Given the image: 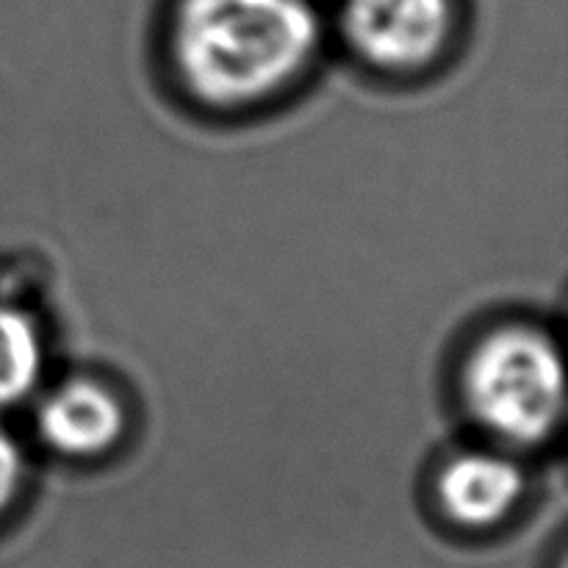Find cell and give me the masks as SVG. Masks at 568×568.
<instances>
[{
	"label": "cell",
	"mask_w": 568,
	"mask_h": 568,
	"mask_svg": "<svg viewBox=\"0 0 568 568\" xmlns=\"http://www.w3.org/2000/svg\"><path fill=\"white\" fill-rule=\"evenodd\" d=\"M311 0H181L172 55L189 92L209 105H250L286 89L320 50Z\"/></svg>",
	"instance_id": "cell-1"
},
{
	"label": "cell",
	"mask_w": 568,
	"mask_h": 568,
	"mask_svg": "<svg viewBox=\"0 0 568 568\" xmlns=\"http://www.w3.org/2000/svg\"><path fill=\"white\" fill-rule=\"evenodd\" d=\"M464 399L503 444L536 447L564 419V355L547 333L508 325L488 333L464 366Z\"/></svg>",
	"instance_id": "cell-2"
},
{
	"label": "cell",
	"mask_w": 568,
	"mask_h": 568,
	"mask_svg": "<svg viewBox=\"0 0 568 568\" xmlns=\"http://www.w3.org/2000/svg\"><path fill=\"white\" fill-rule=\"evenodd\" d=\"M453 0H344L342 26L355 53L381 70L430 64L453 33Z\"/></svg>",
	"instance_id": "cell-3"
},
{
	"label": "cell",
	"mask_w": 568,
	"mask_h": 568,
	"mask_svg": "<svg viewBox=\"0 0 568 568\" xmlns=\"http://www.w3.org/2000/svg\"><path fill=\"white\" fill-rule=\"evenodd\" d=\"M527 491L519 460L499 449H469L438 471V505L455 525L488 530L514 514Z\"/></svg>",
	"instance_id": "cell-4"
},
{
	"label": "cell",
	"mask_w": 568,
	"mask_h": 568,
	"mask_svg": "<svg viewBox=\"0 0 568 568\" xmlns=\"http://www.w3.org/2000/svg\"><path fill=\"white\" fill-rule=\"evenodd\" d=\"M39 436L67 458H94L120 442L125 410L120 397L92 377H75L42 399Z\"/></svg>",
	"instance_id": "cell-5"
},
{
	"label": "cell",
	"mask_w": 568,
	"mask_h": 568,
	"mask_svg": "<svg viewBox=\"0 0 568 568\" xmlns=\"http://www.w3.org/2000/svg\"><path fill=\"white\" fill-rule=\"evenodd\" d=\"M42 333L17 305L0 303V408L17 405L42 375Z\"/></svg>",
	"instance_id": "cell-6"
},
{
	"label": "cell",
	"mask_w": 568,
	"mask_h": 568,
	"mask_svg": "<svg viewBox=\"0 0 568 568\" xmlns=\"http://www.w3.org/2000/svg\"><path fill=\"white\" fill-rule=\"evenodd\" d=\"M22 477H26V455H22V447L17 444V438H11L0 427V514L14 503L17 491L22 486Z\"/></svg>",
	"instance_id": "cell-7"
}]
</instances>
